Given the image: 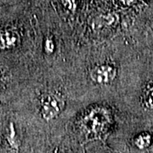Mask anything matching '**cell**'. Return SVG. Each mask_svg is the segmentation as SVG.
I'll return each instance as SVG.
<instances>
[{
	"label": "cell",
	"mask_w": 153,
	"mask_h": 153,
	"mask_svg": "<svg viewBox=\"0 0 153 153\" xmlns=\"http://www.w3.org/2000/svg\"><path fill=\"white\" fill-rule=\"evenodd\" d=\"M116 76L117 70L109 65L94 66L89 73L91 80L98 84H108L114 80Z\"/></svg>",
	"instance_id": "7a4b0ae2"
},
{
	"label": "cell",
	"mask_w": 153,
	"mask_h": 153,
	"mask_svg": "<svg viewBox=\"0 0 153 153\" xmlns=\"http://www.w3.org/2000/svg\"><path fill=\"white\" fill-rule=\"evenodd\" d=\"M45 49L48 53H51L54 51V44L53 42L50 40V39H48L46 41V44H45Z\"/></svg>",
	"instance_id": "8992f818"
},
{
	"label": "cell",
	"mask_w": 153,
	"mask_h": 153,
	"mask_svg": "<svg viewBox=\"0 0 153 153\" xmlns=\"http://www.w3.org/2000/svg\"><path fill=\"white\" fill-rule=\"evenodd\" d=\"M57 153H73L72 152H71L70 150H65V149H62V150H60Z\"/></svg>",
	"instance_id": "52a82bcc"
},
{
	"label": "cell",
	"mask_w": 153,
	"mask_h": 153,
	"mask_svg": "<svg viewBox=\"0 0 153 153\" xmlns=\"http://www.w3.org/2000/svg\"><path fill=\"white\" fill-rule=\"evenodd\" d=\"M64 103L56 95L46 94L41 98V114L45 120L55 118L63 109Z\"/></svg>",
	"instance_id": "6da1fadb"
},
{
	"label": "cell",
	"mask_w": 153,
	"mask_h": 153,
	"mask_svg": "<svg viewBox=\"0 0 153 153\" xmlns=\"http://www.w3.org/2000/svg\"><path fill=\"white\" fill-rule=\"evenodd\" d=\"M144 104L147 109L153 110V85L148 88L145 93Z\"/></svg>",
	"instance_id": "5b68a950"
},
{
	"label": "cell",
	"mask_w": 153,
	"mask_h": 153,
	"mask_svg": "<svg viewBox=\"0 0 153 153\" xmlns=\"http://www.w3.org/2000/svg\"><path fill=\"white\" fill-rule=\"evenodd\" d=\"M17 35L12 31H4L0 33V45L3 48H12L16 45Z\"/></svg>",
	"instance_id": "3957f363"
},
{
	"label": "cell",
	"mask_w": 153,
	"mask_h": 153,
	"mask_svg": "<svg viewBox=\"0 0 153 153\" xmlns=\"http://www.w3.org/2000/svg\"><path fill=\"white\" fill-rule=\"evenodd\" d=\"M134 144L139 149H146L152 144V136L147 133H142L135 138Z\"/></svg>",
	"instance_id": "277c9868"
}]
</instances>
